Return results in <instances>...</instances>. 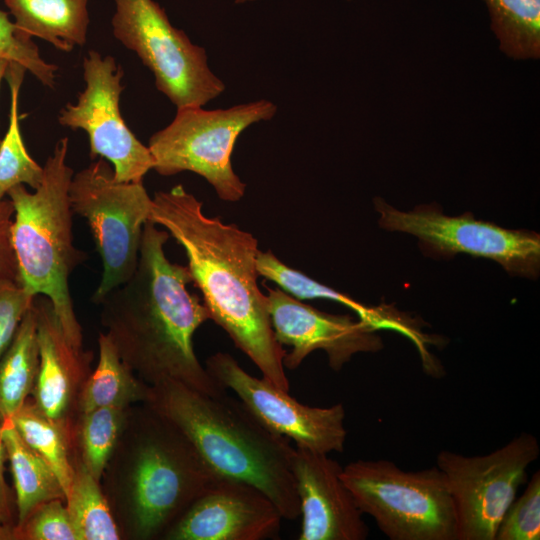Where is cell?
<instances>
[{"instance_id": "21", "label": "cell", "mask_w": 540, "mask_h": 540, "mask_svg": "<svg viewBox=\"0 0 540 540\" xmlns=\"http://www.w3.org/2000/svg\"><path fill=\"white\" fill-rule=\"evenodd\" d=\"M0 431L14 480L18 525L38 505L66 497L53 470L22 440L12 419L3 421Z\"/></svg>"}, {"instance_id": "18", "label": "cell", "mask_w": 540, "mask_h": 540, "mask_svg": "<svg viewBox=\"0 0 540 540\" xmlns=\"http://www.w3.org/2000/svg\"><path fill=\"white\" fill-rule=\"evenodd\" d=\"M259 276L277 284L287 294L298 300L322 298L343 304L352 309L359 319L369 323L377 330L389 328L401 332L415 341L420 332L410 318L403 317L392 306H366L349 295L321 284L304 273L284 264L271 250L260 251L256 258Z\"/></svg>"}, {"instance_id": "20", "label": "cell", "mask_w": 540, "mask_h": 540, "mask_svg": "<svg viewBox=\"0 0 540 540\" xmlns=\"http://www.w3.org/2000/svg\"><path fill=\"white\" fill-rule=\"evenodd\" d=\"M99 359L79 396V416L101 407H130L143 403L149 385L121 360L105 332L98 336Z\"/></svg>"}, {"instance_id": "16", "label": "cell", "mask_w": 540, "mask_h": 540, "mask_svg": "<svg viewBox=\"0 0 540 540\" xmlns=\"http://www.w3.org/2000/svg\"><path fill=\"white\" fill-rule=\"evenodd\" d=\"M39 347V367L33 402L75 443L79 396L92 372L93 354L73 346L65 336L50 300L34 299Z\"/></svg>"}, {"instance_id": "32", "label": "cell", "mask_w": 540, "mask_h": 540, "mask_svg": "<svg viewBox=\"0 0 540 540\" xmlns=\"http://www.w3.org/2000/svg\"><path fill=\"white\" fill-rule=\"evenodd\" d=\"M14 207L11 200H0V280H18V265L12 243Z\"/></svg>"}, {"instance_id": "12", "label": "cell", "mask_w": 540, "mask_h": 540, "mask_svg": "<svg viewBox=\"0 0 540 540\" xmlns=\"http://www.w3.org/2000/svg\"><path fill=\"white\" fill-rule=\"evenodd\" d=\"M123 70L112 56L88 51L83 59L85 89L75 104L60 111L58 121L72 130L82 129L89 138L90 157L107 159L120 182H141L153 169L154 159L126 125L119 108Z\"/></svg>"}, {"instance_id": "4", "label": "cell", "mask_w": 540, "mask_h": 540, "mask_svg": "<svg viewBox=\"0 0 540 540\" xmlns=\"http://www.w3.org/2000/svg\"><path fill=\"white\" fill-rule=\"evenodd\" d=\"M143 403L174 424L218 477L258 488L283 519L300 516L292 470L295 448L240 400L226 392L213 396L165 381L151 385Z\"/></svg>"}, {"instance_id": "13", "label": "cell", "mask_w": 540, "mask_h": 540, "mask_svg": "<svg viewBox=\"0 0 540 540\" xmlns=\"http://www.w3.org/2000/svg\"><path fill=\"white\" fill-rule=\"evenodd\" d=\"M206 369L272 432L294 441L296 446L316 452H343L347 437L343 404L304 405L264 377L257 378L246 372L228 353L217 352L210 356Z\"/></svg>"}, {"instance_id": "1", "label": "cell", "mask_w": 540, "mask_h": 540, "mask_svg": "<svg viewBox=\"0 0 540 540\" xmlns=\"http://www.w3.org/2000/svg\"><path fill=\"white\" fill-rule=\"evenodd\" d=\"M169 233L144 225L138 264L129 280L99 304L100 321L121 360L143 382L176 381L208 395L226 392L198 360L193 336L210 315L190 293L187 266L164 250Z\"/></svg>"}, {"instance_id": "5", "label": "cell", "mask_w": 540, "mask_h": 540, "mask_svg": "<svg viewBox=\"0 0 540 540\" xmlns=\"http://www.w3.org/2000/svg\"><path fill=\"white\" fill-rule=\"evenodd\" d=\"M69 140L61 138L43 166L40 186L25 185L7 194L14 207L12 243L19 284L31 295L46 296L69 342L82 348L83 334L74 311L69 279L86 260L73 244L69 188L73 170L67 164Z\"/></svg>"}, {"instance_id": "26", "label": "cell", "mask_w": 540, "mask_h": 540, "mask_svg": "<svg viewBox=\"0 0 540 540\" xmlns=\"http://www.w3.org/2000/svg\"><path fill=\"white\" fill-rule=\"evenodd\" d=\"M65 504L79 540L121 539L119 526L100 482L78 458Z\"/></svg>"}, {"instance_id": "19", "label": "cell", "mask_w": 540, "mask_h": 540, "mask_svg": "<svg viewBox=\"0 0 540 540\" xmlns=\"http://www.w3.org/2000/svg\"><path fill=\"white\" fill-rule=\"evenodd\" d=\"M88 0H5L15 25L63 52L87 39Z\"/></svg>"}, {"instance_id": "37", "label": "cell", "mask_w": 540, "mask_h": 540, "mask_svg": "<svg viewBox=\"0 0 540 540\" xmlns=\"http://www.w3.org/2000/svg\"><path fill=\"white\" fill-rule=\"evenodd\" d=\"M348 1H352V0H348Z\"/></svg>"}, {"instance_id": "15", "label": "cell", "mask_w": 540, "mask_h": 540, "mask_svg": "<svg viewBox=\"0 0 540 540\" xmlns=\"http://www.w3.org/2000/svg\"><path fill=\"white\" fill-rule=\"evenodd\" d=\"M281 513L258 488L217 477L170 526L166 540H264L277 536Z\"/></svg>"}, {"instance_id": "27", "label": "cell", "mask_w": 540, "mask_h": 540, "mask_svg": "<svg viewBox=\"0 0 540 540\" xmlns=\"http://www.w3.org/2000/svg\"><path fill=\"white\" fill-rule=\"evenodd\" d=\"M129 407H101L79 416L75 430L78 459L101 481L121 435Z\"/></svg>"}, {"instance_id": "14", "label": "cell", "mask_w": 540, "mask_h": 540, "mask_svg": "<svg viewBox=\"0 0 540 540\" xmlns=\"http://www.w3.org/2000/svg\"><path fill=\"white\" fill-rule=\"evenodd\" d=\"M266 290L275 339L291 347L283 358L289 370L298 368L316 350H323L330 368L339 371L355 354L375 353L384 347L378 330L359 318L320 311L280 288Z\"/></svg>"}, {"instance_id": "33", "label": "cell", "mask_w": 540, "mask_h": 540, "mask_svg": "<svg viewBox=\"0 0 540 540\" xmlns=\"http://www.w3.org/2000/svg\"><path fill=\"white\" fill-rule=\"evenodd\" d=\"M7 456L0 431V522L15 527L8 486L4 477V459Z\"/></svg>"}, {"instance_id": "8", "label": "cell", "mask_w": 540, "mask_h": 540, "mask_svg": "<svg viewBox=\"0 0 540 540\" xmlns=\"http://www.w3.org/2000/svg\"><path fill=\"white\" fill-rule=\"evenodd\" d=\"M69 196L74 214L86 219L103 271L92 296L99 304L134 274L152 198L143 181L120 182L100 158L73 174Z\"/></svg>"}, {"instance_id": "28", "label": "cell", "mask_w": 540, "mask_h": 540, "mask_svg": "<svg viewBox=\"0 0 540 540\" xmlns=\"http://www.w3.org/2000/svg\"><path fill=\"white\" fill-rule=\"evenodd\" d=\"M0 56L16 62L29 71L43 85L53 88L58 67L46 62L31 37L21 31L0 10Z\"/></svg>"}, {"instance_id": "17", "label": "cell", "mask_w": 540, "mask_h": 540, "mask_svg": "<svg viewBox=\"0 0 540 540\" xmlns=\"http://www.w3.org/2000/svg\"><path fill=\"white\" fill-rule=\"evenodd\" d=\"M328 454L295 447L292 462L302 517L299 540H364L369 529Z\"/></svg>"}, {"instance_id": "35", "label": "cell", "mask_w": 540, "mask_h": 540, "mask_svg": "<svg viewBox=\"0 0 540 540\" xmlns=\"http://www.w3.org/2000/svg\"><path fill=\"white\" fill-rule=\"evenodd\" d=\"M9 64H10V61L8 59L0 56V84H1L2 79L5 78Z\"/></svg>"}, {"instance_id": "6", "label": "cell", "mask_w": 540, "mask_h": 540, "mask_svg": "<svg viewBox=\"0 0 540 540\" xmlns=\"http://www.w3.org/2000/svg\"><path fill=\"white\" fill-rule=\"evenodd\" d=\"M341 478L390 540H457L454 503L437 466L406 471L389 460H357Z\"/></svg>"}, {"instance_id": "25", "label": "cell", "mask_w": 540, "mask_h": 540, "mask_svg": "<svg viewBox=\"0 0 540 540\" xmlns=\"http://www.w3.org/2000/svg\"><path fill=\"white\" fill-rule=\"evenodd\" d=\"M500 50L514 60L540 58V0H484Z\"/></svg>"}, {"instance_id": "10", "label": "cell", "mask_w": 540, "mask_h": 540, "mask_svg": "<svg viewBox=\"0 0 540 540\" xmlns=\"http://www.w3.org/2000/svg\"><path fill=\"white\" fill-rule=\"evenodd\" d=\"M373 201L379 226L417 237L425 254L451 258L464 253L494 260L511 275L529 279L539 276L540 235L535 231L503 228L477 220L469 212L447 216L437 204L404 212L380 197Z\"/></svg>"}, {"instance_id": "22", "label": "cell", "mask_w": 540, "mask_h": 540, "mask_svg": "<svg viewBox=\"0 0 540 540\" xmlns=\"http://www.w3.org/2000/svg\"><path fill=\"white\" fill-rule=\"evenodd\" d=\"M39 367L34 302L0 358V424L11 419L33 392Z\"/></svg>"}, {"instance_id": "2", "label": "cell", "mask_w": 540, "mask_h": 540, "mask_svg": "<svg viewBox=\"0 0 540 540\" xmlns=\"http://www.w3.org/2000/svg\"><path fill=\"white\" fill-rule=\"evenodd\" d=\"M150 221L163 227L184 249L192 282L200 290L210 320L220 326L258 367L262 377L289 391L275 339L266 294L257 284L258 241L236 224L209 217L202 202L183 185L158 191Z\"/></svg>"}, {"instance_id": "3", "label": "cell", "mask_w": 540, "mask_h": 540, "mask_svg": "<svg viewBox=\"0 0 540 540\" xmlns=\"http://www.w3.org/2000/svg\"><path fill=\"white\" fill-rule=\"evenodd\" d=\"M217 477L186 436L145 403L128 408L102 476L121 535L133 540L162 539Z\"/></svg>"}, {"instance_id": "24", "label": "cell", "mask_w": 540, "mask_h": 540, "mask_svg": "<svg viewBox=\"0 0 540 540\" xmlns=\"http://www.w3.org/2000/svg\"><path fill=\"white\" fill-rule=\"evenodd\" d=\"M25 68L10 62L5 78L10 88L9 125L0 141V200L17 185H28L36 190L43 178V167L28 153L19 124V93L25 75Z\"/></svg>"}, {"instance_id": "11", "label": "cell", "mask_w": 540, "mask_h": 540, "mask_svg": "<svg viewBox=\"0 0 540 540\" xmlns=\"http://www.w3.org/2000/svg\"><path fill=\"white\" fill-rule=\"evenodd\" d=\"M539 454L536 437L523 432L486 455L448 450L437 455L436 466L454 503L457 540H495L505 512L526 481L528 467Z\"/></svg>"}, {"instance_id": "30", "label": "cell", "mask_w": 540, "mask_h": 540, "mask_svg": "<svg viewBox=\"0 0 540 540\" xmlns=\"http://www.w3.org/2000/svg\"><path fill=\"white\" fill-rule=\"evenodd\" d=\"M14 531L16 540H79L63 499L38 505Z\"/></svg>"}, {"instance_id": "36", "label": "cell", "mask_w": 540, "mask_h": 540, "mask_svg": "<svg viewBox=\"0 0 540 540\" xmlns=\"http://www.w3.org/2000/svg\"><path fill=\"white\" fill-rule=\"evenodd\" d=\"M255 0H235V3L236 4H243V3H248V2H253Z\"/></svg>"}, {"instance_id": "9", "label": "cell", "mask_w": 540, "mask_h": 540, "mask_svg": "<svg viewBox=\"0 0 540 540\" xmlns=\"http://www.w3.org/2000/svg\"><path fill=\"white\" fill-rule=\"evenodd\" d=\"M114 37L152 72L156 88L177 107H202L225 90L206 50L174 27L154 0H114Z\"/></svg>"}, {"instance_id": "29", "label": "cell", "mask_w": 540, "mask_h": 540, "mask_svg": "<svg viewBox=\"0 0 540 540\" xmlns=\"http://www.w3.org/2000/svg\"><path fill=\"white\" fill-rule=\"evenodd\" d=\"M540 539V472L530 478L524 492L508 507L495 540Z\"/></svg>"}, {"instance_id": "34", "label": "cell", "mask_w": 540, "mask_h": 540, "mask_svg": "<svg viewBox=\"0 0 540 540\" xmlns=\"http://www.w3.org/2000/svg\"><path fill=\"white\" fill-rule=\"evenodd\" d=\"M0 540H16L14 527L0 522Z\"/></svg>"}, {"instance_id": "23", "label": "cell", "mask_w": 540, "mask_h": 540, "mask_svg": "<svg viewBox=\"0 0 540 540\" xmlns=\"http://www.w3.org/2000/svg\"><path fill=\"white\" fill-rule=\"evenodd\" d=\"M11 419L22 440L53 470L66 497L77 460L72 454L75 452L74 441L49 420L33 401L27 400Z\"/></svg>"}, {"instance_id": "7", "label": "cell", "mask_w": 540, "mask_h": 540, "mask_svg": "<svg viewBox=\"0 0 540 540\" xmlns=\"http://www.w3.org/2000/svg\"><path fill=\"white\" fill-rule=\"evenodd\" d=\"M276 112L277 106L266 99L226 109H177L173 121L149 139L153 169L162 176L196 173L221 200L236 202L244 196L246 184L232 167L234 145L246 128L272 119Z\"/></svg>"}, {"instance_id": "31", "label": "cell", "mask_w": 540, "mask_h": 540, "mask_svg": "<svg viewBox=\"0 0 540 540\" xmlns=\"http://www.w3.org/2000/svg\"><path fill=\"white\" fill-rule=\"evenodd\" d=\"M35 297L16 281L0 280V358L11 345Z\"/></svg>"}]
</instances>
